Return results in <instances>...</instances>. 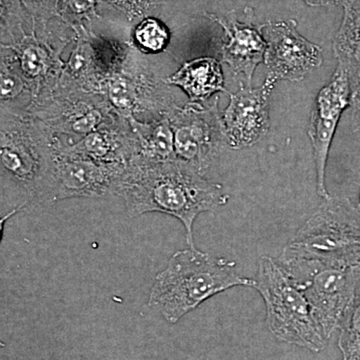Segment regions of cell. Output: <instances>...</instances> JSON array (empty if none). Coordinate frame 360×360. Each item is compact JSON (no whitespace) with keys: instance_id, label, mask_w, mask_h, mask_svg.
I'll return each instance as SVG.
<instances>
[{"instance_id":"6da1fadb","label":"cell","mask_w":360,"mask_h":360,"mask_svg":"<svg viewBox=\"0 0 360 360\" xmlns=\"http://www.w3.org/2000/svg\"><path fill=\"white\" fill-rule=\"evenodd\" d=\"M115 194L124 202L129 217L160 212L179 219L191 248H196L193 224L198 215L214 212L229 200L222 186L179 160L153 165L131 161Z\"/></svg>"},{"instance_id":"7a4b0ae2","label":"cell","mask_w":360,"mask_h":360,"mask_svg":"<svg viewBox=\"0 0 360 360\" xmlns=\"http://www.w3.org/2000/svg\"><path fill=\"white\" fill-rule=\"evenodd\" d=\"M236 269V262L198 248L177 251L155 277L148 305L175 323L212 296L236 286L252 288L253 278L239 276Z\"/></svg>"},{"instance_id":"3957f363","label":"cell","mask_w":360,"mask_h":360,"mask_svg":"<svg viewBox=\"0 0 360 360\" xmlns=\"http://www.w3.org/2000/svg\"><path fill=\"white\" fill-rule=\"evenodd\" d=\"M326 264H360V210L347 198L329 196L283 250Z\"/></svg>"},{"instance_id":"277c9868","label":"cell","mask_w":360,"mask_h":360,"mask_svg":"<svg viewBox=\"0 0 360 360\" xmlns=\"http://www.w3.org/2000/svg\"><path fill=\"white\" fill-rule=\"evenodd\" d=\"M252 288L264 298L267 324L279 340L321 352L326 338L311 305L278 260L260 258Z\"/></svg>"},{"instance_id":"5b68a950","label":"cell","mask_w":360,"mask_h":360,"mask_svg":"<svg viewBox=\"0 0 360 360\" xmlns=\"http://www.w3.org/2000/svg\"><path fill=\"white\" fill-rule=\"evenodd\" d=\"M279 264L307 296L324 338L340 328L360 290V264H326L283 250Z\"/></svg>"},{"instance_id":"8992f818","label":"cell","mask_w":360,"mask_h":360,"mask_svg":"<svg viewBox=\"0 0 360 360\" xmlns=\"http://www.w3.org/2000/svg\"><path fill=\"white\" fill-rule=\"evenodd\" d=\"M56 134L30 115L1 110L0 160L2 169L41 203L49 181Z\"/></svg>"},{"instance_id":"52a82bcc","label":"cell","mask_w":360,"mask_h":360,"mask_svg":"<svg viewBox=\"0 0 360 360\" xmlns=\"http://www.w3.org/2000/svg\"><path fill=\"white\" fill-rule=\"evenodd\" d=\"M131 44L125 45L111 68L101 94L122 117L148 115L155 120L169 115L179 106L165 79L155 75Z\"/></svg>"},{"instance_id":"ba28073f","label":"cell","mask_w":360,"mask_h":360,"mask_svg":"<svg viewBox=\"0 0 360 360\" xmlns=\"http://www.w3.org/2000/svg\"><path fill=\"white\" fill-rule=\"evenodd\" d=\"M27 115L44 123L52 134L85 136L120 117L105 97L61 80L42 92Z\"/></svg>"},{"instance_id":"9c48e42d","label":"cell","mask_w":360,"mask_h":360,"mask_svg":"<svg viewBox=\"0 0 360 360\" xmlns=\"http://www.w3.org/2000/svg\"><path fill=\"white\" fill-rule=\"evenodd\" d=\"M127 165L98 162L78 155L56 135L51 172L41 203L51 205L70 198H96L115 194Z\"/></svg>"},{"instance_id":"30bf717a","label":"cell","mask_w":360,"mask_h":360,"mask_svg":"<svg viewBox=\"0 0 360 360\" xmlns=\"http://www.w3.org/2000/svg\"><path fill=\"white\" fill-rule=\"evenodd\" d=\"M219 97L210 105L188 103L177 106L169 115L174 134L176 160L184 161L200 174L229 146Z\"/></svg>"},{"instance_id":"8fae6325","label":"cell","mask_w":360,"mask_h":360,"mask_svg":"<svg viewBox=\"0 0 360 360\" xmlns=\"http://www.w3.org/2000/svg\"><path fill=\"white\" fill-rule=\"evenodd\" d=\"M338 65L330 82L319 91L309 125V136L316 170L317 193L326 200L330 196L326 188V174L329 151L341 115L352 106L357 70L347 61Z\"/></svg>"},{"instance_id":"7c38bea8","label":"cell","mask_w":360,"mask_h":360,"mask_svg":"<svg viewBox=\"0 0 360 360\" xmlns=\"http://www.w3.org/2000/svg\"><path fill=\"white\" fill-rule=\"evenodd\" d=\"M68 28L71 27L63 23L58 30H49V28L44 34H37L35 27L30 32L23 27L13 39L1 44V49H9L15 54L21 72L27 80L35 99L58 84L61 77L65 65L61 53L66 45L75 39V35L70 37L65 32Z\"/></svg>"},{"instance_id":"4fadbf2b","label":"cell","mask_w":360,"mask_h":360,"mask_svg":"<svg viewBox=\"0 0 360 360\" xmlns=\"http://www.w3.org/2000/svg\"><path fill=\"white\" fill-rule=\"evenodd\" d=\"M264 35L267 42L266 84L274 86L279 80L302 82L323 63L321 47L300 34L295 20L265 23Z\"/></svg>"},{"instance_id":"5bb4252c","label":"cell","mask_w":360,"mask_h":360,"mask_svg":"<svg viewBox=\"0 0 360 360\" xmlns=\"http://www.w3.org/2000/svg\"><path fill=\"white\" fill-rule=\"evenodd\" d=\"M73 30L77 44L65 61L60 79L85 91L101 94L104 80L122 56L125 45L101 39L85 26Z\"/></svg>"},{"instance_id":"9a60e30c","label":"cell","mask_w":360,"mask_h":360,"mask_svg":"<svg viewBox=\"0 0 360 360\" xmlns=\"http://www.w3.org/2000/svg\"><path fill=\"white\" fill-rule=\"evenodd\" d=\"M274 85L264 84L258 89L245 86L229 94V103L222 111L229 148L241 149L255 146L269 130V97Z\"/></svg>"},{"instance_id":"2e32d148","label":"cell","mask_w":360,"mask_h":360,"mask_svg":"<svg viewBox=\"0 0 360 360\" xmlns=\"http://www.w3.org/2000/svg\"><path fill=\"white\" fill-rule=\"evenodd\" d=\"M206 16L224 28V41L220 49L222 63L229 65L234 75L245 78V86H251L255 71L264 61L266 52L264 25L240 22L234 13H229L221 18L214 14H206Z\"/></svg>"},{"instance_id":"e0dca14e","label":"cell","mask_w":360,"mask_h":360,"mask_svg":"<svg viewBox=\"0 0 360 360\" xmlns=\"http://www.w3.org/2000/svg\"><path fill=\"white\" fill-rule=\"evenodd\" d=\"M68 146L73 153L103 163L127 165L135 155L131 127L122 116Z\"/></svg>"},{"instance_id":"ac0fdd59","label":"cell","mask_w":360,"mask_h":360,"mask_svg":"<svg viewBox=\"0 0 360 360\" xmlns=\"http://www.w3.org/2000/svg\"><path fill=\"white\" fill-rule=\"evenodd\" d=\"M165 82L184 90L189 103H201L217 92H227L221 65L210 56L186 61L176 72L165 78Z\"/></svg>"},{"instance_id":"d6986e66","label":"cell","mask_w":360,"mask_h":360,"mask_svg":"<svg viewBox=\"0 0 360 360\" xmlns=\"http://www.w3.org/2000/svg\"><path fill=\"white\" fill-rule=\"evenodd\" d=\"M127 120L135 141V155L131 161L153 165L176 160L169 116L149 122H141L134 116Z\"/></svg>"},{"instance_id":"ffe728a7","label":"cell","mask_w":360,"mask_h":360,"mask_svg":"<svg viewBox=\"0 0 360 360\" xmlns=\"http://www.w3.org/2000/svg\"><path fill=\"white\" fill-rule=\"evenodd\" d=\"M0 94L1 110L18 115H27L35 99L27 80L21 72L15 54L6 49H1Z\"/></svg>"},{"instance_id":"44dd1931","label":"cell","mask_w":360,"mask_h":360,"mask_svg":"<svg viewBox=\"0 0 360 360\" xmlns=\"http://www.w3.org/2000/svg\"><path fill=\"white\" fill-rule=\"evenodd\" d=\"M343 20L333 40L338 60L360 68V0H347L342 4Z\"/></svg>"},{"instance_id":"7402d4cb","label":"cell","mask_w":360,"mask_h":360,"mask_svg":"<svg viewBox=\"0 0 360 360\" xmlns=\"http://www.w3.org/2000/svg\"><path fill=\"white\" fill-rule=\"evenodd\" d=\"M169 41V30L158 18L146 16L135 26L132 45L143 53H160L165 51Z\"/></svg>"},{"instance_id":"603a6c76","label":"cell","mask_w":360,"mask_h":360,"mask_svg":"<svg viewBox=\"0 0 360 360\" xmlns=\"http://www.w3.org/2000/svg\"><path fill=\"white\" fill-rule=\"evenodd\" d=\"M340 328V347L345 360H360V290Z\"/></svg>"},{"instance_id":"cb8c5ba5","label":"cell","mask_w":360,"mask_h":360,"mask_svg":"<svg viewBox=\"0 0 360 360\" xmlns=\"http://www.w3.org/2000/svg\"><path fill=\"white\" fill-rule=\"evenodd\" d=\"M101 0H59V18L70 27L89 25L97 16V6Z\"/></svg>"},{"instance_id":"d4e9b609","label":"cell","mask_w":360,"mask_h":360,"mask_svg":"<svg viewBox=\"0 0 360 360\" xmlns=\"http://www.w3.org/2000/svg\"><path fill=\"white\" fill-rule=\"evenodd\" d=\"M33 20L37 34H44L52 20H59V0H20Z\"/></svg>"},{"instance_id":"484cf974","label":"cell","mask_w":360,"mask_h":360,"mask_svg":"<svg viewBox=\"0 0 360 360\" xmlns=\"http://www.w3.org/2000/svg\"><path fill=\"white\" fill-rule=\"evenodd\" d=\"M124 13L130 20H136L148 16L162 0H101Z\"/></svg>"},{"instance_id":"4316f807","label":"cell","mask_w":360,"mask_h":360,"mask_svg":"<svg viewBox=\"0 0 360 360\" xmlns=\"http://www.w3.org/2000/svg\"><path fill=\"white\" fill-rule=\"evenodd\" d=\"M352 117L355 129L360 130V70L359 78L354 85V96L352 103Z\"/></svg>"},{"instance_id":"83f0119b","label":"cell","mask_w":360,"mask_h":360,"mask_svg":"<svg viewBox=\"0 0 360 360\" xmlns=\"http://www.w3.org/2000/svg\"><path fill=\"white\" fill-rule=\"evenodd\" d=\"M347 0H304L307 6L312 7L328 6H342Z\"/></svg>"},{"instance_id":"f1b7e54d","label":"cell","mask_w":360,"mask_h":360,"mask_svg":"<svg viewBox=\"0 0 360 360\" xmlns=\"http://www.w3.org/2000/svg\"><path fill=\"white\" fill-rule=\"evenodd\" d=\"M359 208L360 210V198H359Z\"/></svg>"}]
</instances>
